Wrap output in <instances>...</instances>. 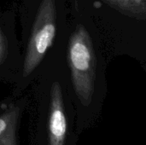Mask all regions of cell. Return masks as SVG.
I'll return each mask as SVG.
<instances>
[{"label":"cell","mask_w":146,"mask_h":145,"mask_svg":"<svg viewBox=\"0 0 146 145\" xmlns=\"http://www.w3.org/2000/svg\"><path fill=\"white\" fill-rule=\"evenodd\" d=\"M68 62L76 97L84 107H89L95 91L97 60L91 36L82 25L70 38Z\"/></svg>","instance_id":"1"},{"label":"cell","mask_w":146,"mask_h":145,"mask_svg":"<svg viewBox=\"0 0 146 145\" xmlns=\"http://www.w3.org/2000/svg\"><path fill=\"white\" fill-rule=\"evenodd\" d=\"M78 132L74 131L67 115L62 87L59 82L52 84L48 113L44 121L38 126L35 145H77Z\"/></svg>","instance_id":"2"},{"label":"cell","mask_w":146,"mask_h":145,"mask_svg":"<svg viewBox=\"0 0 146 145\" xmlns=\"http://www.w3.org/2000/svg\"><path fill=\"white\" fill-rule=\"evenodd\" d=\"M56 30L55 0H43L37 13L27 48L23 75L28 76L39 65L51 46Z\"/></svg>","instance_id":"3"},{"label":"cell","mask_w":146,"mask_h":145,"mask_svg":"<svg viewBox=\"0 0 146 145\" xmlns=\"http://www.w3.org/2000/svg\"><path fill=\"white\" fill-rule=\"evenodd\" d=\"M20 108L11 104L0 114V145H18Z\"/></svg>","instance_id":"4"},{"label":"cell","mask_w":146,"mask_h":145,"mask_svg":"<svg viewBox=\"0 0 146 145\" xmlns=\"http://www.w3.org/2000/svg\"><path fill=\"white\" fill-rule=\"evenodd\" d=\"M112 8L120 11L125 15L138 19L145 20L146 0H104Z\"/></svg>","instance_id":"5"},{"label":"cell","mask_w":146,"mask_h":145,"mask_svg":"<svg viewBox=\"0 0 146 145\" xmlns=\"http://www.w3.org/2000/svg\"><path fill=\"white\" fill-rule=\"evenodd\" d=\"M7 55H8L7 41L5 39L3 33L0 29V63H3L5 61Z\"/></svg>","instance_id":"6"}]
</instances>
